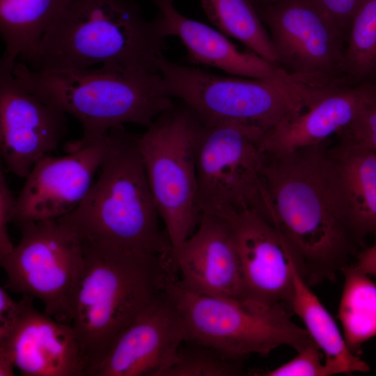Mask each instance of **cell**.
<instances>
[{"label": "cell", "mask_w": 376, "mask_h": 376, "mask_svg": "<svg viewBox=\"0 0 376 376\" xmlns=\"http://www.w3.org/2000/svg\"><path fill=\"white\" fill-rule=\"evenodd\" d=\"M263 175L271 223L293 248L305 280L334 279L356 243L340 207L333 155L322 144L265 155Z\"/></svg>", "instance_id": "cell-1"}, {"label": "cell", "mask_w": 376, "mask_h": 376, "mask_svg": "<svg viewBox=\"0 0 376 376\" xmlns=\"http://www.w3.org/2000/svg\"><path fill=\"white\" fill-rule=\"evenodd\" d=\"M138 137L124 126L107 134L97 180L79 205L58 219L84 250L167 258L172 246L148 182Z\"/></svg>", "instance_id": "cell-2"}, {"label": "cell", "mask_w": 376, "mask_h": 376, "mask_svg": "<svg viewBox=\"0 0 376 376\" xmlns=\"http://www.w3.org/2000/svg\"><path fill=\"white\" fill-rule=\"evenodd\" d=\"M166 39L133 0H68L26 65L34 70L101 64L158 72Z\"/></svg>", "instance_id": "cell-3"}, {"label": "cell", "mask_w": 376, "mask_h": 376, "mask_svg": "<svg viewBox=\"0 0 376 376\" xmlns=\"http://www.w3.org/2000/svg\"><path fill=\"white\" fill-rule=\"evenodd\" d=\"M13 74L26 90L80 123L83 136L76 144L102 138L125 123L148 127L173 105L159 72L111 65L34 70L15 61Z\"/></svg>", "instance_id": "cell-4"}, {"label": "cell", "mask_w": 376, "mask_h": 376, "mask_svg": "<svg viewBox=\"0 0 376 376\" xmlns=\"http://www.w3.org/2000/svg\"><path fill=\"white\" fill-rule=\"evenodd\" d=\"M83 274L70 324L84 353L89 376L123 331L175 276L169 259L84 250Z\"/></svg>", "instance_id": "cell-5"}, {"label": "cell", "mask_w": 376, "mask_h": 376, "mask_svg": "<svg viewBox=\"0 0 376 376\" xmlns=\"http://www.w3.org/2000/svg\"><path fill=\"white\" fill-rule=\"evenodd\" d=\"M164 289L182 317L185 342L212 347L230 358L267 355L283 345L297 352L313 342L283 304L197 293L174 276L166 279Z\"/></svg>", "instance_id": "cell-6"}, {"label": "cell", "mask_w": 376, "mask_h": 376, "mask_svg": "<svg viewBox=\"0 0 376 376\" xmlns=\"http://www.w3.org/2000/svg\"><path fill=\"white\" fill-rule=\"evenodd\" d=\"M202 127L181 102L158 116L138 137L150 189L172 247L191 236L200 221L196 153Z\"/></svg>", "instance_id": "cell-7"}, {"label": "cell", "mask_w": 376, "mask_h": 376, "mask_svg": "<svg viewBox=\"0 0 376 376\" xmlns=\"http://www.w3.org/2000/svg\"><path fill=\"white\" fill-rule=\"evenodd\" d=\"M265 132L241 124L203 125L197 145L198 203L201 214L222 217L255 210L271 221L263 180Z\"/></svg>", "instance_id": "cell-8"}, {"label": "cell", "mask_w": 376, "mask_h": 376, "mask_svg": "<svg viewBox=\"0 0 376 376\" xmlns=\"http://www.w3.org/2000/svg\"><path fill=\"white\" fill-rule=\"evenodd\" d=\"M166 90L180 99L205 126L241 124L265 132L306 104L304 99L271 83L225 77L169 60L156 62Z\"/></svg>", "instance_id": "cell-9"}, {"label": "cell", "mask_w": 376, "mask_h": 376, "mask_svg": "<svg viewBox=\"0 0 376 376\" xmlns=\"http://www.w3.org/2000/svg\"><path fill=\"white\" fill-rule=\"evenodd\" d=\"M21 239L0 260L8 288L38 299L44 312L70 324L85 256L78 238L57 220L18 226Z\"/></svg>", "instance_id": "cell-10"}, {"label": "cell", "mask_w": 376, "mask_h": 376, "mask_svg": "<svg viewBox=\"0 0 376 376\" xmlns=\"http://www.w3.org/2000/svg\"><path fill=\"white\" fill-rule=\"evenodd\" d=\"M272 41L278 65L301 86L343 81L346 39L313 0H280L255 8Z\"/></svg>", "instance_id": "cell-11"}, {"label": "cell", "mask_w": 376, "mask_h": 376, "mask_svg": "<svg viewBox=\"0 0 376 376\" xmlns=\"http://www.w3.org/2000/svg\"><path fill=\"white\" fill-rule=\"evenodd\" d=\"M15 62L0 61V150L6 168L26 178L57 148L67 127L66 113L26 90L13 74Z\"/></svg>", "instance_id": "cell-12"}, {"label": "cell", "mask_w": 376, "mask_h": 376, "mask_svg": "<svg viewBox=\"0 0 376 376\" xmlns=\"http://www.w3.org/2000/svg\"><path fill=\"white\" fill-rule=\"evenodd\" d=\"M107 134L87 143H70L65 156L40 159L16 198L13 222L19 226L56 220L72 212L93 183L107 150Z\"/></svg>", "instance_id": "cell-13"}, {"label": "cell", "mask_w": 376, "mask_h": 376, "mask_svg": "<svg viewBox=\"0 0 376 376\" xmlns=\"http://www.w3.org/2000/svg\"><path fill=\"white\" fill-rule=\"evenodd\" d=\"M224 218L234 235L245 297L290 306L297 260L288 240L257 211Z\"/></svg>", "instance_id": "cell-14"}, {"label": "cell", "mask_w": 376, "mask_h": 376, "mask_svg": "<svg viewBox=\"0 0 376 376\" xmlns=\"http://www.w3.org/2000/svg\"><path fill=\"white\" fill-rule=\"evenodd\" d=\"M185 341L182 317L164 289L118 336L89 376H159Z\"/></svg>", "instance_id": "cell-15"}, {"label": "cell", "mask_w": 376, "mask_h": 376, "mask_svg": "<svg viewBox=\"0 0 376 376\" xmlns=\"http://www.w3.org/2000/svg\"><path fill=\"white\" fill-rule=\"evenodd\" d=\"M157 9L155 20L164 37L177 36L184 44L191 63L212 66L226 73L265 81L307 100L306 88L295 83L281 68L248 49H240L217 29L187 17L175 0H152Z\"/></svg>", "instance_id": "cell-16"}, {"label": "cell", "mask_w": 376, "mask_h": 376, "mask_svg": "<svg viewBox=\"0 0 376 376\" xmlns=\"http://www.w3.org/2000/svg\"><path fill=\"white\" fill-rule=\"evenodd\" d=\"M170 258L185 288L219 297H245L234 235L225 218L201 214L196 230L171 248Z\"/></svg>", "instance_id": "cell-17"}, {"label": "cell", "mask_w": 376, "mask_h": 376, "mask_svg": "<svg viewBox=\"0 0 376 376\" xmlns=\"http://www.w3.org/2000/svg\"><path fill=\"white\" fill-rule=\"evenodd\" d=\"M22 295V313L0 338V352L11 358L24 376H87L86 361L71 324L38 311L33 297Z\"/></svg>", "instance_id": "cell-18"}, {"label": "cell", "mask_w": 376, "mask_h": 376, "mask_svg": "<svg viewBox=\"0 0 376 376\" xmlns=\"http://www.w3.org/2000/svg\"><path fill=\"white\" fill-rule=\"evenodd\" d=\"M365 86L338 85L315 89L308 103L263 135L265 155L281 156L323 144L347 127L360 108Z\"/></svg>", "instance_id": "cell-19"}, {"label": "cell", "mask_w": 376, "mask_h": 376, "mask_svg": "<svg viewBox=\"0 0 376 376\" xmlns=\"http://www.w3.org/2000/svg\"><path fill=\"white\" fill-rule=\"evenodd\" d=\"M334 155L340 207L355 243L376 237V152L342 147Z\"/></svg>", "instance_id": "cell-20"}, {"label": "cell", "mask_w": 376, "mask_h": 376, "mask_svg": "<svg viewBox=\"0 0 376 376\" xmlns=\"http://www.w3.org/2000/svg\"><path fill=\"white\" fill-rule=\"evenodd\" d=\"M290 307L301 320L312 340L322 351L329 375L370 370L369 365L350 350L336 321L310 289L297 265L295 268Z\"/></svg>", "instance_id": "cell-21"}, {"label": "cell", "mask_w": 376, "mask_h": 376, "mask_svg": "<svg viewBox=\"0 0 376 376\" xmlns=\"http://www.w3.org/2000/svg\"><path fill=\"white\" fill-rule=\"evenodd\" d=\"M68 0H0L3 56L27 64Z\"/></svg>", "instance_id": "cell-22"}, {"label": "cell", "mask_w": 376, "mask_h": 376, "mask_svg": "<svg viewBox=\"0 0 376 376\" xmlns=\"http://www.w3.org/2000/svg\"><path fill=\"white\" fill-rule=\"evenodd\" d=\"M341 272L345 279L338 315L346 343L357 354L364 343L376 336V284L354 265Z\"/></svg>", "instance_id": "cell-23"}, {"label": "cell", "mask_w": 376, "mask_h": 376, "mask_svg": "<svg viewBox=\"0 0 376 376\" xmlns=\"http://www.w3.org/2000/svg\"><path fill=\"white\" fill-rule=\"evenodd\" d=\"M217 29L242 42L246 48L278 65L270 36L255 7L247 0H201Z\"/></svg>", "instance_id": "cell-24"}, {"label": "cell", "mask_w": 376, "mask_h": 376, "mask_svg": "<svg viewBox=\"0 0 376 376\" xmlns=\"http://www.w3.org/2000/svg\"><path fill=\"white\" fill-rule=\"evenodd\" d=\"M343 84L376 83V0H362L350 26L343 68Z\"/></svg>", "instance_id": "cell-25"}, {"label": "cell", "mask_w": 376, "mask_h": 376, "mask_svg": "<svg viewBox=\"0 0 376 376\" xmlns=\"http://www.w3.org/2000/svg\"><path fill=\"white\" fill-rule=\"evenodd\" d=\"M189 343V342H187ZM178 348L159 376H237L242 374L239 360L207 346L189 343Z\"/></svg>", "instance_id": "cell-26"}, {"label": "cell", "mask_w": 376, "mask_h": 376, "mask_svg": "<svg viewBox=\"0 0 376 376\" xmlns=\"http://www.w3.org/2000/svg\"><path fill=\"white\" fill-rule=\"evenodd\" d=\"M364 86L356 117L337 135L342 147L363 148L376 152V83Z\"/></svg>", "instance_id": "cell-27"}, {"label": "cell", "mask_w": 376, "mask_h": 376, "mask_svg": "<svg viewBox=\"0 0 376 376\" xmlns=\"http://www.w3.org/2000/svg\"><path fill=\"white\" fill-rule=\"evenodd\" d=\"M320 350L312 342L297 351L292 359L266 372L263 376H329V371L321 361Z\"/></svg>", "instance_id": "cell-28"}, {"label": "cell", "mask_w": 376, "mask_h": 376, "mask_svg": "<svg viewBox=\"0 0 376 376\" xmlns=\"http://www.w3.org/2000/svg\"><path fill=\"white\" fill-rule=\"evenodd\" d=\"M16 205L14 197L3 171H0V260L8 256L15 245L8 235V226L13 222Z\"/></svg>", "instance_id": "cell-29"}, {"label": "cell", "mask_w": 376, "mask_h": 376, "mask_svg": "<svg viewBox=\"0 0 376 376\" xmlns=\"http://www.w3.org/2000/svg\"><path fill=\"white\" fill-rule=\"evenodd\" d=\"M362 0H313L347 40L352 18Z\"/></svg>", "instance_id": "cell-30"}, {"label": "cell", "mask_w": 376, "mask_h": 376, "mask_svg": "<svg viewBox=\"0 0 376 376\" xmlns=\"http://www.w3.org/2000/svg\"><path fill=\"white\" fill-rule=\"evenodd\" d=\"M24 306L23 298L15 301L4 287H0V338H4L19 319Z\"/></svg>", "instance_id": "cell-31"}, {"label": "cell", "mask_w": 376, "mask_h": 376, "mask_svg": "<svg viewBox=\"0 0 376 376\" xmlns=\"http://www.w3.org/2000/svg\"><path fill=\"white\" fill-rule=\"evenodd\" d=\"M359 270L367 275L376 277V237L375 243L361 251L354 264Z\"/></svg>", "instance_id": "cell-32"}, {"label": "cell", "mask_w": 376, "mask_h": 376, "mask_svg": "<svg viewBox=\"0 0 376 376\" xmlns=\"http://www.w3.org/2000/svg\"><path fill=\"white\" fill-rule=\"evenodd\" d=\"M15 370L16 368L11 358L0 352V376H13Z\"/></svg>", "instance_id": "cell-33"}, {"label": "cell", "mask_w": 376, "mask_h": 376, "mask_svg": "<svg viewBox=\"0 0 376 376\" xmlns=\"http://www.w3.org/2000/svg\"><path fill=\"white\" fill-rule=\"evenodd\" d=\"M255 8L263 7L269 4L274 3L280 0H247Z\"/></svg>", "instance_id": "cell-34"}]
</instances>
